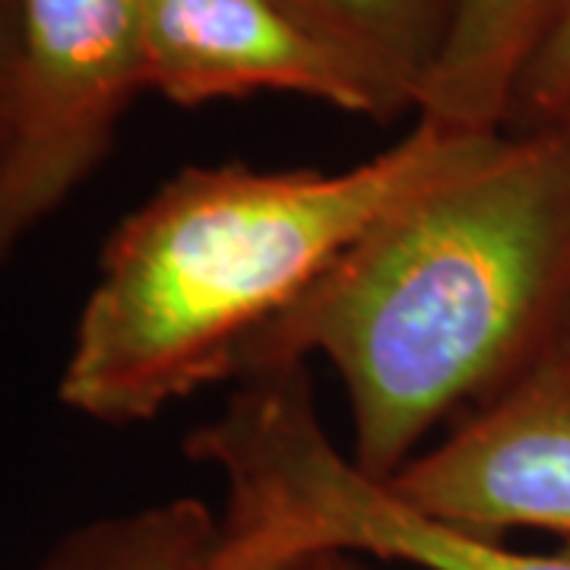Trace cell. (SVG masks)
<instances>
[{
	"mask_svg": "<svg viewBox=\"0 0 570 570\" xmlns=\"http://www.w3.org/2000/svg\"><path fill=\"white\" fill-rule=\"evenodd\" d=\"M568 333L570 115L504 134L384 216L247 343L232 384L324 358L346 390L348 456L390 482Z\"/></svg>",
	"mask_w": 570,
	"mask_h": 570,
	"instance_id": "cell-1",
	"label": "cell"
},
{
	"mask_svg": "<svg viewBox=\"0 0 570 570\" xmlns=\"http://www.w3.org/2000/svg\"><path fill=\"white\" fill-rule=\"evenodd\" d=\"M504 134L415 121L343 171L187 165L108 235L58 381L70 412L137 425L219 381L365 232L489 159Z\"/></svg>",
	"mask_w": 570,
	"mask_h": 570,
	"instance_id": "cell-2",
	"label": "cell"
},
{
	"mask_svg": "<svg viewBox=\"0 0 570 570\" xmlns=\"http://www.w3.org/2000/svg\"><path fill=\"white\" fill-rule=\"evenodd\" d=\"M225 491L223 535L257 554H352L419 570H570V539L551 551L510 549L403 504L333 444L307 365L238 381L225 409L187 441Z\"/></svg>",
	"mask_w": 570,
	"mask_h": 570,
	"instance_id": "cell-3",
	"label": "cell"
},
{
	"mask_svg": "<svg viewBox=\"0 0 570 570\" xmlns=\"http://www.w3.org/2000/svg\"><path fill=\"white\" fill-rule=\"evenodd\" d=\"M142 92V0H22L0 146V269L99 171Z\"/></svg>",
	"mask_w": 570,
	"mask_h": 570,
	"instance_id": "cell-4",
	"label": "cell"
},
{
	"mask_svg": "<svg viewBox=\"0 0 570 570\" xmlns=\"http://www.w3.org/2000/svg\"><path fill=\"white\" fill-rule=\"evenodd\" d=\"M384 485L460 530L570 539V333Z\"/></svg>",
	"mask_w": 570,
	"mask_h": 570,
	"instance_id": "cell-5",
	"label": "cell"
},
{
	"mask_svg": "<svg viewBox=\"0 0 570 570\" xmlns=\"http://www.w3.org/2000/svg\"><path fill=\"white\" fill-rule=\"evenodd\" d=\"M146 89L178 108L292 92L371 121L406 105L279 0H142Z\"/></svg>",
	"mask_w": 570,
	"mask_h": 570,
	"instance_id": "cell-6",
	"label": "cell"
},
{
	"mask_svg": "<svg viewBox=\"0 0 570 570\" xmlns=\"http://www.w3.org/2000/svg\"><path fill=\"white\" fill-rule=\"evenodd\" d=\"M568 7L570 0H456L415 121L508 134L517 86Z\"/></svg>",
	"mask_w": 570,
	"mask_h": 570,
	"instance_id": "cell-7",
	"label": "cell"
},
{
	"mask_svg": "<svg viewBox=\"0 0 570 570\" xmlns=\"http://www.w3.org/2000/svg\"><path fill=\"white\" fill-rule=\"evenodd\" d=\"M324 554H257L225 542L200 498H168L86 520L29 570H321Z\"/></svg>",
	"mask_w": 570,
	"mask_h": 570,
	"instance_id": "cell-8",
	"label": "cell"
},
{
	"mask_svg": "<svg viewBox=\"0 0 570 570\" xmlns=\"http://www.w3.org/2000/svg\"><path fill=\"white\" fill-rule=\"evenodd\" d=\"M298 20L365 63L390 92L419 111L444 51L456 0H279Z\"/></svg>",
	"mask_w": 570,
	"mask_h": 570,
	"instance_id": "cell-9",
	"label": "cell"
},
{
	"mask_svg": "<svg viewBox=\"0 0 570 570\" xmlns=\"http://www.w3.org/2000/svg\"><path fill=\"white\" fill-rule=\"evenodd\" d=\"M570 115V7L517 86L508 134H535Z\"/></svg>",
	"mask_w": 570,
	"mask_h": 570,
	"instance_id": "cell-10",
	"label": "cell"
},
{
	"mask_svg": "<svg viewBox=\"0 0 570 570\" xmlns=\"http://www.w3.org/2000/svg\"><path fill=\"white\" fill-rule=\"evenodd\" d=\"M22 0H0V146L10 134L13 99H17V70H20Z\"/></svg>",
	"mask_w": 570,
	"mask_h": 570,
	"instance_id": "cell-11",
	"label": "cell"
},
{
	"mask_svg": "<svg viewBox=\"0 0 570 570\" xmlns=\"http://www.w3.org/2000/svg\"><path fill=\"white\" fill-rule=\"evenodd\" d=\"M321 570H371L362 558L352 554H324L321 558Z\"/></svg>",
	"mask_w": 570,
	"mask_h": 570,
	"instance_id": "cell-12",
	"label": "cell"
}]
</instances>
